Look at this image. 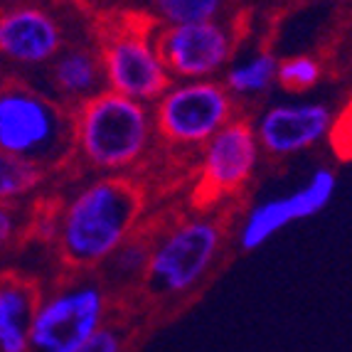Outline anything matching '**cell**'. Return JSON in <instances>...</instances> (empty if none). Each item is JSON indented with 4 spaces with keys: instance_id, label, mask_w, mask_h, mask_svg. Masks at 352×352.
<instances>
[{
    "instance_id": "6da1fadb",
    "label": "cell",
    "mask_w": 352,
    "mask_h": 352,
    "mask_svg": "<svg viewBox=\"0 0 352 352\" xmlns=\"http://www.w3.org/2000/svg\"><path fill=\"white\" fill-rule=\"evenodd\" d=\"M148 192L135 175H99L54 210L52 244L74 274L96 271L143 227Z\"/></svg>"
},
{
    "instance_id": "7a4b0ae2",
    "label": "cell",
    "mask_w": 352,
    "mask_h": 352,
    "mask_svg": "<svg viewBox=\"0 0 352 352\" xmlns=\"http://www.w3.org/2000/svg\"><path fill=\"white\" fill-rule=\"evenodd\" d=\"M155 146L148 104L101 89L72 111V158L96 175H133Z\"/></svg>"
},
{
    "instance_id": "3957f363",
    "label": "cell",
    "mask_w": 352,
    "mask_h": 352,
    "mask_svg": "<svg viewBox=\"0 0 352 352\" xmlns=\"http://www.w3.org/2000/svg\"><path fill=\"white\" fill-rule=\"evenodd\" d=\"M0 153L40 165L47 173L74 160L72 111L23 79L0 82Z\"/></svg>"
},
{
    "instance_id": "277c9868",
    "label": "cell",
    "mask_w": 352,
    "mask_h": 352,
    "mask_svg": "<svg viewBox=\"0 0 352 352\" xmlns=\"http://www.w3.org/2000/svg\"><path fill=\"white\" fill-rule=\"evenodd\" d=\"M227 229L214 214H190L153 229V247L141 288L160 300L185 298L222 256Z\"/></svg>"
},
{
    "instance_id": "5b68a950",
    "label": "cell",
    "mask_w": 352,
    "mask_h": 352,
    "mask_svg": "<svg viewBox=\"0 0 352 352\" xmlns=\"http://www.w3.org/2000/svg\"><path fill=\"white\" fill-rule=\"evenodd\" d=\"M158 25V20L146 15L106 20L96 40L104 89L151 106L170 87L173 79L155 47Z\"/></svg>"
},
{
    "instance_id": "8992f818",
    "label": "cell",
    "mask_w": 352,
    "mask_h": 352,
    "mask_svg": "<svg viewBox=\"0 0 352 352\" xmlns=\"http://www.w3.org/2000/svg\"><path fill=\"white\" fill-rule=\"evenodd\" d=\"M111 320V294L96 276H74L42 291L30 320V352H74Z\"/></svg>"
},
{
    "instance_id": "52a82bcc",
    "label": "cell",
    "mask_w": 352,
    "mask_h": 352,
    "mask_svg": "<svg viewBox=\"0 0 352 352\" xmlns=\"http://www.w3.org/2000/svg\"><path fill=\"white\" fill-rule=\"evenodd\" d=\"M155 138L177 153H197L236 116V104L217 79L170 82L151 104Z\"/></svg>"
},
{
    "instance_id": "ba28073f",
    "label": "cell",
    "mask_w": 352,
    "mask_h": 352,
    "mask_svg": "<svg viewBox=\"0 0 352 352\" xmlns=\"http://www.w3.org/2000/svg\"><path fill=\"white\" fill-rule=\"evenodd\" d=\"M261 163L252 121L234 116L222 131L197 151L192 200L197 207H214L227 197H234L256 175Z\"/></svg>"
},
{
    "instance_id": "9c48e42d",
    "label": "cell",
    "mask_w": 352,
    "mask_h": 352,
    "mask_svg": "<svg viewBox=\"0 0 352 352\" xmlns=\"http://www.w3.org/2000/svg\"><path fill=\"white\" fill-rule=\"evenodd\" d=\"M155 47L173 82L214 79L234 57L236 32L224 20L158 25Z\"/></svg>"
},
{
    "instance_id": "30bf717a",
    "label": "cell",
    "mask_w": 352,
    "mask_h": 352,
    "mask_svg": "<svg viewBox=\"0 0 352 352\" xmlns=\"http://www.w3.org/2000/svg\"><path fill=\"white\" fill-rule=\"evenodd\" d=\"M335 190H338L335 170L328 165H318L303 185L286 192L283 197H271V200L256 202L244 214L239 229H236L239 249L254 252V249L264 247L266 241L274 239L281 229L320 214L333 202Z\"/></svg>"
},
{
    "instance_id": "8fae6325",
    "label": "cell",
    "mask_w": 352,
    "mask_h": 352,
    "mask_svg": "<svg viewBox=\"0 0 352 352\" xmlns=\"http://www.w3.org/2000/svg\"><path fill=\"white\" fill-rule=\"evenodd\" d=\"M258 151L269 158H294L328 141L335 129V111L323 101H281L252 121Z\"/></svg>"
},
{
    "instance_id": "7c38bea8",
    "label": "cell",
    "mask_w": 352,
    "mask_h": 352,
    "mask_svg": "<svg viewBox=\"0 0 352 352\" xmlns=\"http://www.w3.org/2000/svg\"><path fill=\"white\" fill-rule=\"evenodd\" d=\"M65 30L52 12L18 3L0 10V59L18 67H45L65 50Z\"/></svg>"
},
{
    "instance_id": "4fadbf2b",
    "label": "cell",
    "mask_w": 352,
    "mask_h": 352,
    "mask_svg": "<svg viewBox=\"0 0 352 352\" xmlns=\"http://www.w3.org/2000/svg\"><path fill=\"white\" fill-rule=\"evenodd\" d=\"M50 89L52 99L74 111L76 106L91 99L104 89V74L96 47H65L50 62Z\"/></svg>"
},
{
    "instance_id": "5bb4252c",
    "label": "cell",
    "mask_w": 352,
    "mask_h": 352,
    "mask_svg": "<svg viewBox=\"0 0 352 352\" xmlns=\"http://www.w3.org/2000/svg\"><path fill=\"white\" fill-rule=\"evenodd\" d=\"M42 288L23 274L0 276V352H30V320Z\"/></svg>"
},
{
    "instance_id": "9a60e30c",
    "label": "cell",
    "mask_w": 352,
    "mask_h": 352,
    "mask_svg": "<svg viewBox=\"0 0 352 352\" xmlns=\"http://www.w3.org/2000/svg\"><path fill=\"white\" fill-rule=\"evenodd\" d=\"M151 247L153 229L141 227L99 266L104 271L101 283L109 288V294L113 296V291H118V288L143 286L148 271V258H151Z\"/></svg>"
},
{
    "instance_id": "2e32d148",
    "label": "cell",
    "mask_w": 352,
    "mask_h": 352,
    "mask_svg": "<svg viewBox=\"0 0 352 352\" xmlns=\"http://www.w3.org/2000/svg\"><path fill=\"white\" fill-rule=\"evenodd\" d=\"M276 54L269 50H256L234 65H227L222 87L227 89V94L232 96L234 104L261 99L276 84Z\"/></svg>"
},
{
    "instance_id": "e0dca14e",
    "label": "cell",
    "mask_w": 352,
    "mask_h": 352,
    "mask_svg": "<svg viewBox=\"0 0 352 352\" xmlns=\"http://www.w3.org/2000/svg\"><path fill=\"white\" fill-rule=\"evenodd\" d=\"M50 173L30 160L0 153V202L18 205L42 188Z\"/></svg>"
},
{
    "instance_id": "ac0fdd59",
    "label": "cell",
    "mask_w": 352,
    "mask_h": 352,
    "mask_svg": "<svg viewBox=\"0 0 352 352\" xmlns=\"http://www.w3.org/2000/svg\"><path fill=\"white\" fill-rule=\"evenodd\" d=\"M323 79V62L311 54H291L278 59L276 84L291 94H305L320 84Z\"/></svg>"
},
{
    "instance_id": "d6986e66",
    "label": "cell",
    "mask_w": 352,
    "mask_h": 352,
    "mask_svg": "<svg viewBox=\"0 0 352 352\" xmlns=\"http://www.w3.org/2000/svg\"><path fill=\"white\" fill-rule=\"evenodd\" d=\"M227 0H153L160 25L202 23L219 18Z\"/></svg>"
},
{
    "instance_id": "ffe728a7",
    "label": "cell",
    "mask_w": 352,
    "mask_h": 352,
    "mask_svg": "<svg viewBox=\"0 0 352 352\" xmlns=\"http://www.w3.org/2000/svg\"><path fill=\"white\" fill-rule=\"evenodd\" d=\"M126 342H129V330L116 320H109L91 340L76 347L74 352H126Z\"/></svg>"
},
{
    "instance_id": "44dd1931",
    "label": "cell",
    "mask_w": 352,
    "mask_h": 352,
    "mask_svg": "<svg viewBox=\"0 0 352 352\" xmlns=\"http://www.w3.org/2000/svg\"><path fill=\"white\" fill-rule=\"evenodd\" d=\"M20 236V212L18 205H3L0 202V254L10 249Z\"/></svg>"
}]
</instances>
